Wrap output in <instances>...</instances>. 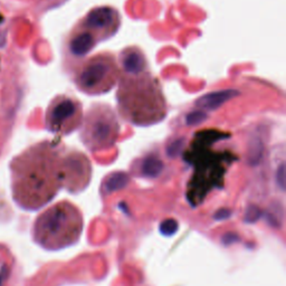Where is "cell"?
<instances>
[{
  "label": "cell",
  "mask_w": 286,
  "mask_h": 286,
  "mask_svg": "<svg viewBox=\"0 0 286 286\" xmlns=\"http://www.w3.org/2000/svg\"><path fill=\"white\" fill-rule=\"evenodd\" d=\"M94 46V41L88 33H83L73 38L71 42V50L76 56H83L88 53Z\"/></svg>",
  "instance_id": "8992f818"
},
{
  "label": "cell",
  "mask_w": 286,
  "mask_h": 286,
  "mask_svg": "<svg viewBox=\"0 0 286 286\" xmlns=\"http://www.w3.org/2000/svg\"><path fill=\"white\" fill-rule=\"evenodd\" d=\"M261 216V210L255 206H250L247 212H246V221L253 223L259 219Z\"/></svg>",
  "instance_id": "4fadbf2b"
},
{
  "label": "cell",
  "mask_w": 286,
  "mask_h": 286,
  "mask_svg": "<svg viewBox=\"0 0 286 286\" xmlns=\"http://www.w3.org/2000/svg\"><path fill=\"white\" fill-rule=\"evenodd\" d=\"M162 170V162L156 156L150 155L143 160L142 164V173L144 177L154 178L160 175Z\"/></svg>",
  "instance_id": "9c48e42d"
},
{
  "label": "cell",
  "mask_w": 286,
  "mask_h": 286,
  "mask_svg": "<svg viewBox=\"0 0 286 286\" xmlns=\"http://www.w3.org/2000/svg\"><path fill=\"white\" fill-rule=\"evenodd\" d=\"M115 13L111 8H99L87 16V25L94 28H105L114 21Z\"/></svg>",
  "instance_id": "5b68a950"
},
{
  "label": "cell",
  "mask_w": 286,
  "mask_h": 286,
  "mask_svg": "<svg viewBox=\"0 0 286 286\" xmlns=\"http://www.w3.org/2000/svg\"><path fill=\"white\" fill-rule=\"evenodd\" d=\"M179 225H178V221L175 219H166L160 224V232L162 235H165V236H172V235H175L178 231Z\"/></svg>",
  "instance_id": "8fae6325"
},
{
  "label": "cell",
  "mask_w": 286,
  "mask_h": 286,
  "mask_svg": "<svg viewBox=\"0 0 286 286\" xmlns=\"http://www.w3.org/2000/svg\"><path fill=\"white\" fill-rule=\"evenodd\" d=\"M76 110L77 106L72 100H61L60 102L56 103L53 106L52 111H50V122L53 123L54 126H58L67 119L74 115Z\"/></svg>",
  "instance_id": "3957f363"
},
{
  "label": "cell",
  "mask_w": 286,
  "mask_h": 286,
  "mask_svg": "<svg viewBox=\"0 0 286 286\" xmlns=\"http://www.w3.org/2000/svg\"><path fill=\"white\" fill-rule=\"evenodd\" d=\"M123 66L130 73H139L144 69V59L138 50H126L123 55Z\"/></svg>",
  "instance_id": "52a82bcc"
},
{
  "label": "cell",
  "mask_w": 286,
  "mask_h": 286,
  "mask_svg": "<svg viewBox=\"0 0 286 286\" xmlns=\"http://www.w3.org/2000/svg\"><path fill=\"white\" fill-rule=\"evenodd\" d=\"M110 65L104 59H95L84 69L78 76V84L84 89L94 88L106 77Z\"/></svg>",
  "instance_id": "7a4b0ae2"
},
{
  "label": "cell",
  "mask_w": 286,
  "mask_h": 286,
  "mask_svg": "<svg viewBox=\"0 0 286 286\" xmlns=\"http://www.w3.org/2000/svg\"><path fill=\"white\" fill-rule=\"evenodd\" d=\"M207 117V115L203 112H193L187 116V123L188 124H196V123L203 122Z\"/></svg>",
  "instance_id": "7c38bea8"
},
{
  "label": "cell",
  "mask_w": 286,
  "mask_h": 286,
  "mask_svg": "<svg viewBox=\"0 0 286 286\" xmlns=\"http://www.w3.org/2000/svg\"><path fill=\"white\" fill-rule=\"evenodd\" d=\"M129 181V177L124 172H116L112 173L110 177L106 178V180L103 184V189L105 194H111L115 190L122 189L126 186Z\"/></svg>",
  "instance_id": "ba28073f"
},
{
  "label": "cell",
  "mask_w": 286,
  "mask_h": 286,
  "mask_svg": "<svg viewBox=\"0 0 286 286\" xmlns=\"http://www.w3.org/2000/svg\"><path fill=\"white\" fill-rule=\"evenodd\" d=\"M113 126H112L109 122H98L97 124H94L93 126V137L95 138L94 140L95 141H98V140H104L106 137L110 138L112 136V133H113Z\"/></svg>",
  "instance_id": "30bf717a"
},
{
  "label": "cell",
  "mask_w": 286,
  "mask_h": 286,
  "mask_svg": "<svg viewBox=\"0 0 286 286\" xmlns=\"http://www.w3.org/2000/svg\"><path fill=\"white\" fill-rule=\"evenodd\" d=\"M276 180L279 188L282 190L285 189V168L284 165H282L279 167V169L277 170V175H276Z\"/></svg>",
  "instance_id": "5bb4252c"
},
{
  "label": "cell",
  "mask_w": 286,
  "mask_h": 286,
  "mask_svg": "<svg viewBox=\"0 0 286 286\" xmlns=\"http://www.w3.org/2000/svg\"><path fill=\"white\" fill-rule=\"evenodd\" d=\"M82 216L67 203L58 204L38 218L36 238L44 247L58 249L76 243L82 234Z\"/></svg>",
  "instance_id": "6da1fadb"
},
{
  "label": "cell",
  "mask_w": 286,
  "mask_h": 286,
  "mask_svg": "<svg viewBox=\"0 0 286 286\" xmlns=\"http://www.w3.org/2000/svg\"><path fill=\"white\" fill-rule=\"evenodd\" d=\"M238 92L233 91V89H227V91H219L216 93L207 94L205 97L200 98L197 101V104L199 108H203L205 110H215L218 106H220L223 103H225L226 101L231 100L235 97Z\"/></svg>",
  "instance_id": "277c9868"
},
{
  "label": "cell",
  "mask_w": 286,
  "mask_h": 286,
  "mask_svg": "<svg viewBox=\"0 0 286 286\" xmlns=\"http://www.w3.org/2000/svg\"><path fill=\"white\" fill-rule=\"evenodd\" d=\"M229 216H231V211L226 210V209H223L220 211H218L215 217H216V219L220 220V219H225V218H228Z\"/></svg>",
  "instance_id": "9a60e30c"
}]
</instances>
